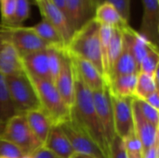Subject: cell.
Listing matches in <instances>:
<instances>
[{"instance_id":"26","label":"cell","mask_w":159,"mask_h":158,"mask_svg":"<svg viewBox=\"0 0 159 158\" xmlns=\"http://www.w3.org/2000/svg\"><path fill=\"white\" fill-rule=\"evenodd\" d=\"M157 90H158V70L153 75L144 73L138 74L134 98L145 100Z\"/></svg>"},{"instance_id":"5","label":"cell","mask_w":159,"mask_h":158,"mask_svg":"<svg viewBox=\"0 0 159 158\" xmlns=\"http://www.w3.org/2000/svg\"><path fill=\"white\" fill-rule=\"evenodd\" d=\"M0 136L17 145L26 156L42 145L29 128L24 115H15L10 117L4 124Z\"/></svg>"},{"instance_id":"10","label":"cell","mask_w":159,"mask_h":158,"mask_svg":"<svg viewBox=\"0 0 159 158\" xmlns=\"http://www.w3.org/2000/svg\"><path fill=\"white\" fill-rule=\"evenodd\" d=\"M54 85L63 102L71 109L75 97V74L70 55L65 48L61 50V66Z\"/></svg>"},{"instance_id":"36","label":"cell","mask_w":159,"mask_h":158,"mask_svg":"<svg viewBox=\"0 0 159 158\" xmlns=\"http://www.w3.org/2000/svg\"><path fill=\"white\" fill-rule=\"evenodd\" d=\"M102 2H108L113 5L120 16L129 22L130 18V0H102Z\"/></svg>"},{"instance_id":"21","label":"cell","mask_w":159,"mask_h":158,"mask_svg":"<svg viewBox=\"0 0 159 158\" xmlns=\"http://www.w3.org/2000/svg\"><path fill=\"white\" fill-rule=\"evenodd\" d=\"M94 20L102 25H107L112 28L124 29L129 25L118 13L116 8L108 2H101L95 9Z\"/></svg>"},{"instance_id":"23","label":"cell","mask_w":159,"mask_h":158,"mask_svg":"<svg viewBox=\"0 0 159 158\" xmlns=\"http://www.w3.org/2000/svg\"><path fill=\"white\" fill-rule=\"evenodd\" d=\"M140 73V69L132 57L130 51L129 50L128 47L124 43V47L122 49L121 54L117 58L116 61L115 62L114 66L112 67L106 82L116 76L118 75H124V74H138Z\"/></svg>"},{"instance_id":"45","label":"cell","mask_w":159,"mask_h":158,"mask_svg":"<svg viewBox=\"0 0 159 158\" xmlns=\"http://www.w3.org/2000/svg\"><path fill=\"white\" fill-rule=\"evenodd\" d=\"M23 158H30V157H29V156H25Z\"/></svg>"},{"instance_id":"22","label":"cell","mask_w":159,"mask_h":158,"mask_svg":"<svg viewBox=\"0 0 159 158\" xmlns=\"http://www.w3.org/2000/svg\"><path fill=\"white\" fill-rule=\"evenodd\" d=\"M138 74H124L109 79L106 83L112 95L123 98H134Z\"/></svg>"},{"instance_id":"9","label":"cell","mask_w":159,"mask_h":158,"mask_svg":"<svg viewBox=\"0 0 159 158\" xmlns=\"http://www.w3.org/2000/svg\"><path fill=\"white\" fill-rule=\"evenodd\" d=\"M111 93V92H110ZM115 133L121 140L125 139L134 131L133 114H132V99L117 97L111 94Z\"/></svg>"},{"instance_id":"1","label":"cell","mask_w":159,"mask_h":158,"mask_svg":"<svg viewBox=\"0 0 159 158\" xmlns=\"http://www.w3.org/2000/svg\"><path fill=\"white\" fill-rule=\"evenodd\" d=\"M74 74L75 97L70 120L89 135L109 158V145L96 113L92 93L81 81L75 70Z\"/></svg>"},{"instance_id":"24","label":"cell","mask_w":159,"mask_h":158,"mask_svg":"<svg viewBox=\"0 0 159 158\" xmlns=\"http://www.w3.org/2000/svg\"><path fill=\"white\" fill-rule=\"evenodd\" d=\"M34 34H36L48 47L57 48H65V44L60 34V33L47 20H42L40 22L29 27Z\"/></svg>"},{"instance_id":"46","label":"cell","mask_w":159,"mask_h":158,"mask_svg":"<svg viewBox=\"0 0 159 158\" xmlns=\"http://www.w3.org/2000/svg\"><path fill=\"white\" fill-rule=\"evenodd\" d=\"M0 158H5V157H0Z\"/></svg>"},{"instance_id":"14","label":"cell","mask_w":159,"mask_h":158,"mask_svg":"<svg viewBox=\"0 0 159 158\" xmlns=\"http://www.w3.org/2000/svg\"><path fill=\"white\" fill-rule=\"evenodd\" d=\"M132 114L134 132L141 141L143 149L146 150L159 141L158 129L143 116L135 98L132 99Z\"/></svg>"},{"instance_id":"35","label":"cell","mask_w":159,"mask_h":158,"mask_svg":"<svg viewBox=\"0 0 159 158\" xmlns=\"http://www.w3.org/2000/svg\"><path fill=\"white\" fill-rule=\"evenodd\" d=\"M109 158H128L123 142L116 135L109 144Z\"/></svg>"},{"instance_id":"20","label":"cell","mask_w":159,"mask_h":158,"mask_svg":"<svg viewBox=\"0 0 159 158\" xmlns=\"http://www.w3.org/2000/svg\"><path fill=\"white\" fill-rule=\"evenodd\" d=\"M27 124L32 132L43 145L48 138V135L53 127L49 116L41 109H36L24 114Z\"/></svg>"},{"instance_id":"29","label":"cell","mask_w":159,"mask_h":158,"mask_svg":"<svg viewBox=\"0 0 159 158\" xmlns=\"http://www.w3.org/2000/svg\"><path fill=\"white\" fill-rule=\"evenodd\" d=\"M30 16V2L29 0H16V7L11 23L8 27L22 26V23Z\"/></svg>"},{"instance_id":"17","label":"cell","mask_w":159,"mask_h":158,"mask_svg":"<svg viewBox=\"0 0 159 158\" xmlns=\"http://www.w3.org/2000/svg\"><path fill=\"white\" fill-rule=\"evenodd\" d=\"M21 61L25 72L30 76L51 82L47 49L24 55L21 57Z\"/></svg>"},{"instance_id":"2","label":"cell","mask_w":159,"mask_h":158,"mask_svg":"<svg viewBox=\"0 0 159 158\" xmlns=\"http://www.w3.org/2000/svg\"><path fill=\"white\" fill-rule=\"evenodd\" d=\"M99 30L100 24L94 19L90 20L73 34L65 49L70 54L92 63L105 79Z\"/></svg>"},{"instance_id":"34","label":"cell","mask_w":159,"mask_h":158,"mask_svg":"<svg viewBox=\"0 0 159 158\" xmlns=\"http://www.w3.org/2000/svg\"><path fill=\"white\" fill-rule=\"evenodd\" d=\"M122 142H123L125 151L128 155L129 154H141L143 151L141 141L139 140V138L137 137L134 131L131 132L125 139H123Z\"/></svg>"},{"instance_id":"6","label":"cell","mask_w":159,"mask_h":158,"mask_svg":"<svg viewBox=\"0 0 159 158\" xmlns=\"http://www.w3.org/2000/svg\"><path fill=\"white\" fill-rule=\"evenodd\" d=\"M0 34L13 45L20 57L48 47V45L29 27L0 26Z\"/></svg>"},{"instance_id":"16","label":"cell","mask_w":159,"mask_h":158,"mask_svg":"<svg viewBox=\"0 0 159 158\" xmlns=\"http://www.w3.org/2000/svg\"><path fill=\"white\" fill-rule=\"evenodd\" d=\"M24 71L21 57L13 45L0 34V73L9 76Z\"/></svg>"},{"instance_id":"33","label":"cell","mask_w":159,"mask_h":158,"mask_svg":"<svg viewBox=\"0 0 159 158\" xmlns=\"http://www.w3.org/2000/svg\"><path fill=\"white\" fill-rule=\"evenodd\" d=\"M138 103V106L140 108V111L143 115V116L150 122L152 123L156 128L158 129L159 127V111L156 108L152 107L149 105L147 102H145L143 100H139L135 98Z\"/></svg>"},{"instance_id":"30","label":"cell","mask_w":159,"mask_h":158,"mask_svg":"<svg viewBox=\"0 0 159 158\" xmlns=\"http://www.w3.org/2000/svg\"><path fill=\"white\" fill-rule=\"evenodd\" d=\"M47 50L48 56V67H49L50 78H51V82L54 84L61 66V56L62 49L53 47H48Z\"/></svg>"},{"instance_id":"47","label":"cell","mask_w":159,"mask_h":158,"mask_svg":"<svg viewBox=\"0 0 159 158\" xmlns=\"http://www.w3.org/2000/svg\"><path fill=\"white\" fill-rule=\"evenodd\" d=\"M0 1H1V0H0Z\"/></svg>"},{"instance_id":"27","label":"cell","mask_w":159,"mask_h":158,"mask_svg":"<svg viewBox=\"0 0 159 158\" xmlns=\"http://www.w3.org/2000/svg\"><path fill=\"white\" fill-rule=\"evenodd\" d=\"M15 115L16 112L9 96L6 77L0 73V122L6 123Z\"/></svg>"},{"instance_id":"25","label":"cell","mask_w":159,"mask_h":158,"mask_svg":"<svg viewBox=\"0 0 159 158\" xmlns=\"http://www.w3.org/2000/svg\"><path fill=\"white\" fill-rule=\"evenodd\" d=\"M124 47V34L122 29L119 28H113L112 36L110 39L106 60L104 62V74H105V81L107 76L114 66L115 62L116 61L117 58L122 52Z\"/></svg>"},{"instance_id":"43","label":"cell","mask_w":159,"mask_h":158,"mask_svg":"<svg viewBox=\"0 0 159 158\" xmlns=\"http://www.w3.org/2000/svg\"><path fill=\"white\" fill-rule=\"evenodd\" d=\"M4 124H5V123H1V122H0V135H1V133H2V130H3V128H4Z\"/></svg>"},{"instance_id":"8","label":"cell","mask_w":159,"mask_h":158,"mask_svg":"<svg viewBox=\"0 0 159 158\" xmlns=\"http://www.w3.org/2000/svg\"><path fill=\"white\" fill-rule=\"evenodd\" d=\"M91 93L98 118L100 120L105 139L109 145L115 138L116 133L114 126L112 98L107 83L102 88L96 91H91Z\"/></svg>"},{"instance_id":"40","label":"cell","mask_w":159,"mask_h":158,"mask_svg":"<svg viewBox=\"0 0 159 158\" xmlns=\"http://www.w3.org/2000/svg\"><path fill=\"white\" fill-rule=\"evenodd\" d=\"M54 6L64 14V16L66 17V7H65V0H50Z\"/></svg>"},{"instance_id":"7","label":"cell","mask_w":159,"mask_h":158,"mask_svg":"<svg viewBox=\"0 0 159 158\" xmlns=\"http://www.w3.org/2000/svg\"><path fill=\"white\" fill-rule=\"evenodd\" d=\"M60 127L68 138L75 153L96 158H108L99 145L70 119Z\"/></svg>"},{"instance_id":"15","label":"cell","mask_w":159,"mask_h":158,"mask_svg":"<svg viewBox=\"0 0 159 158\" xmlns=\"http://www.w3.org/2000/svg\"><path fill=\"white\" fill-rule=\"evenodd\" d=\"M143 17L140 33L157 46L159 36V0H142Z\"/></svg>"},{"instance_id":"19","label":"cell","mask_w":159,"mask_h":158,"mask_svg":"<svg viewBox=\"0 0 159 158\" xmlns=\"http://www.w3.org/2000/svg\"><path fill=\"white\" fill-rule=\"evenodd\" d=\"M43 145L60 158H70L75 154L68 138L60 126L51 128Z\"/></svg>"},{"instance_id":"3","label":"cell","mask_w":159,"mask_h":158,"mask_svg":"<svg viewBox=\"0 0 159 158\" xmlns=\"http://www.w3.org/2000/svg\"><path fill=\"white\" fill-rule=\"evenodd\" d=\"M5 77L16 115H24L40 108L35 88L25 70Z\"/></svg>"},{"instance_id":"11","label":"cell","mask_w":159,"mask_h":158,"mask_svg":"<svg viewBox=\"0 0 159 158\" xmlns=\"http://www.w3.org/2000/svg\"><path fill=\"white\" fill-rule=\"evenodd\" d=\"M66 19L73 34L94 19L97 5L93 0H65Z\"/></svg>"},{"instance_id":"4","label":"cell","mask_w":159,"mask_h":158,"mask_svg":"<svg viewBox=\"0 0 159 158\" xmlns=\"http://www.w3.org/2000/svg\"><path fill=\"white\" fill-rule=\"evenodd\" d=\"M30 78L35 88L40 108L49 116L53 126H60L68 121L70 119L71 109L63 102L55 85L48 80L32 76Z\"/></svg>"},{"instance_id":"38","label":"cell","mask_w":159,"mask_h":158,"mask_svg":"<svg viewBox=\"0 0 159 158\" xmlns=\"http://www.w3.org/2000/svg\"><path fill=\"white\" fill-rule=\"evenodd\" d=\"M159 141L157 142L152 147L143 151V158H158Z\"/></svg>"},{"instance_id":"12","label":"cell","mask_w":159,"mask_h":158,"mask_svg":"<svg viewBox=\"0 0 159 158\" xmlns=\"http://www.w3.org/2000/svg\"><path fill=\"white\" fill-rule=\"evenodd\" d=\"M35 3L43 20L49 22L60 33L66 48L73 35V31L71 30L64 14L61 12L50 0H35Z\"/></svg>"},{"instance_id":"13","label":"cell","mask_w":159,"mask_h":158,"mask_svg":"<svg viewBox=\"0 0 159 158\" xmlns=\"http://www.w3.org/2000/svg\"><path fill=\"white\" fill-rule=\"evenodd\" d=\"M69 55L73 63L74 70L81 79V81L90 91L99 90L106 85L104 77L92 63L85 59L74 56L70 53Z\"/></svg>"},{"instance_id":"42","label":"cell","mask_w":159,"mask_h":158,"mask_svg":"<svg viewBox=\"0 0 159 158\" xmlns=\"http://www.w3.org/2000/svg\"><path fill=\"white\" fill-rule=\"evenodd\" d=\"M128 158H143V153L141 154H127Z\"/></svg>"},{"instance_id":"44","label":"cell","mask_w":159,"mask_h":158,"mask_svg":"<svg viewBox=\"0 0 159 158\" xmlns=\"http://www.w3.org/2000/svg\"><path fill=\"white\" fill-rule=\"evenodd\" d=\"M93 1H94V3H95V4H96L97 6H98V5H99V4H100L101 2H102V0H93Z\"/></svg>"},{"instance_id":"28","label":"cell","mask_w":159,"mask_h":158,"mask_svg":"<svg viewBox=\"0 0 159 158\" xmlns=\"http://www.w3.org/2000/svg\"><path fill=\"white\" fill-rule=\"evenodd\" d=\"M159 53L158 47L153 46L150 47L144 58L140 63V73H144L153 75L158 70Z\"/></svg>"},{"instance_id":"31","label":"cell","mask_w":159,"mask_h":158,"mask_svg":"<svg viewBox=\"0 0 159 158\" xmlns=\"http://www.w3.org/2000/svg\"><path fill=\"white\" fill-rule=\"evenodd\" d=\"M25 156L17 145L0 136V157L23 158Z\"/></svg>"},{"instance_id":"32","label":"cell","mask_w":159,"mask_h":158,"mask_svg":"<svg viewBox=\"0 0 159 158\" xmlns=\"http://www.w3.org/2000/svg\"><path fill=\"white\" fill-rule=\"evenodd\" d=\"M16 7V0H1L0 12H1V25L9 26L14 16Z\"/></svg>"},{"instance_id":"37","label":"cell","mask_w":159,"mask_h":158,"mask_svg":"<svg viewBox=\"0 0 159 158\" xmlns=\"http://www.w3.org/2000/svg\"><path fill=\"white\" fill-rule=\"evenodd\" d=\"M30 158H60L58 157L55 154H53L51 151H49L48 148H46L44 145L39 146L37 149H35L31 155H29Z\"/></svg>"},{"instance_id":"18","label":"cell","mask_w":159,"mask_h":158,"mask_svg":"<svg viewBox=\"0 0 159 158\" xmlns=\"http://www.w3.org/2000/svg\"><path fill=\"white\" fill-rule=\"evenodd\" d=\"M124 34V43L128 47L129 50L130 51L132 57L134 58L139 69L140 63L154 45L151 43L146 37H144L140 32L135 31L129 25L122 29Z\"/></svg>"},{"instance_id":"39","label":"cell","mask_w":159,"mask_h":158,"mask_svg":"<svg viewBox=\"0 0 159 158\" xmlns=\"http://www.w3.org/2000/svg\"><path fill=\"white\" fill-rule=\"evenodd\" d=\"M145 102H147L149 105H151L152 107L156 108L157 110H159V95L158 90L155 91L154 93H152L151 95H149L145 100H143Z\"/></svg>"},{"instance_id":"41","label":"cell","mask_w":159,"mask_h":158,"mask_svg":"<svg viewBox=\"0 0 159 158\" xmlns=\"http://www.w3.org/2000/svg\"><path fill=\"white\" fill-rule=\"evenodd\" d=\"M70 158H96L93 157V156H86V155H81V154H77V153H75Z\"/></svg>"}]
</instances>
